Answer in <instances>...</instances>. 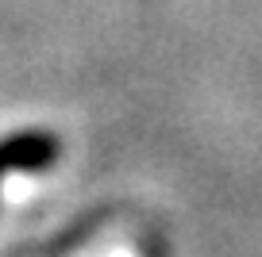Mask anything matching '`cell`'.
Wrapping results in <instances>:
<instances>
[{
	"label": "cell",
	"mask_w": 262,
	"mask_h": 257,
	"mask_svg": "<svg viewBox=\"0 0 262 257\" xmlns=\"http://www.w3.org/2000/svg\"><path fill=\"white\" fill-rule=\"evenodd\" d=\"M54 158V142L50 138H16V142L0 146V173L4 169H31V165H47Z\"/></svg>",
	"instance_id": "cell-1"
}]
</instances>
